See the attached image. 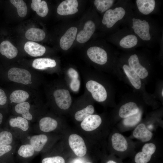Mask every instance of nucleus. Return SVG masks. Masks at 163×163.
Masks as SVG:
<instances>
[{"instance_id":"obj_1","label":"nucleus","mask_w":163,"mask_h":163,"mask_svg":"<svg viewBox=\"0 0 163 163\" xmlns=\"http://www.w3.org/2000/svg\"><path fill=\"white\" fill-rule=\"evenodd\" d=\"M122 26L126 27L133 32L144 46L153 47L161 40V31L159 25L150 16L139 15L133 10Z\"/></svg>"},{"instance_id":"obj_2","label":"nucleus","mask_w":163,"mask_h":163,"mask_svg":"<svg viewBox=\"0 0 163 163\" xmlns=\"http://www.w3.org/2000/svg\"><path fill=\"white\" fill-rule=\"evenodd\" d=\"M133 2L118 0L103 14L101 23L112 33L117 31L133 10Z\"/></svg>"},{"instance_id":"obj_3","label":"nucleus","mask_w":163,"mask_h":163,"mask_svg":"<svg viewBox=\"0 0 163 163\" xmlns=\"http://www.w3.org/2000/svg\"><path fill=\"white\" fill-rule=\"evenodd\" d=\"M111 40L117 47L125 50H131L137 47L144 46L139 38L125 26L112 33Z\"/></svg>"},{"instance_id":"obj_4","label":"nucleus","mask_w":163,"mask_h":163,"mask_svg":"<svg viewBox=\"0 0 163 163\" xmlns=\"http://www.w3.org/2000/svg\"><path fill=\"white\" fill-rule=\"evenodd\" d=\"M161 3L156 0H136L133 2V10L139 15L150 16L158 12Z\"/></svg>"},{"instance_id":"obj_5","label":"nucleus","mask_w":163,"mask_h":163,"mask_svg":"<svg viewBox=\"0 0 163 163\" xmlns=\"http://www.w3.org/2000/svg\"><path fill=\"white\" fill-rule=\"evenodd\" d=\"M7 78L9 80L27 85L32 83L31 75L26 69L17 67L10 69L7 72Z\"/></svg>"},{"instance_id":"obj_6","label":"nucleus","mask_w":163,"mask_h":163,"mask_svg":"<svg viewBox=\"0 0 163 163\" xmlns=\"http://www.w3.org/2000/svg\"><path fill=\"white\" fill-rule=\"evenodd\" d=\"M86 86L95 101L101 102L106 100L107 96L106 91L100 84L95 81L91 80L86 83Z\"/></svg>"},{"instance_id":"obj_7","label":"nucleus","mask_w":163,"mask_h":163,"mask_svg":"<svg viewBox=\"0 0 163 163\" xmlns=\"http://www.w3.org/2000/svg\"><path fill=\"white\" fill-rule=\"evenodd\" d=\"M87 53L89 59L94 62L100 65L105 64L108 60V54L103 48L97 46L90 47Z\"/></svg>"},{"instance_id":"obj_8","label":"nucleus","mask_w":163,"mask_h":163,"mask_svg":"<svg viewBox=\"0 0 163 163\" xmlns=\"http://www.w3.org/2000/svg\"><path fill=\"white\" fill-rule=\"evenodd\" d=\"M53 95L56 103L60 108L66 110L70 107L72 100L68 90L64 89H57L54 92Z\"/></svg>"},{"instance_id":"obj_9","label":"nucleus","mask_w":163,"mask_h":163,"mask_svg":"<svg viewBox=\"0 0 163 163\" xmlns=\"http://www.w3.org/2000/svg\"><path fill=\"white\" fill-rule=\"evenodd\" d=\"M69 145L78 156L83 157L86 154L87 148L82 138L76 134L71 135L69 138Z\"/></svg>"},{"instance_id":"obj_10","label":"nucleus","mask_w":163,"mask_h":163,"mask_svg":"<svg viewBox=\"0 0 163 163\" xmlns=\"http://www.w3.org/2000/svg\"><path fill=\"white\" fill-rule=\"evenodd\" d=\"M127 65L138 75L140 78L143 79L146 77L148 74L145 68L140 63L138 54L135 53L131 54L127 59Z\"/></svg>"},{"instance_id":"obj_11","label":"nucleus","mask_w":163,"mask_h":163,"mask_svg":"<svg viewBox=\"0 0 163 163\" xmlns=\"http://www.w3.org/2000/svg\"><path fill=\"white\" fill-rule=\"evenodd\" d=\"M156 147L152 143H146L143 146L141 152H138L134 158L136 163H147L151 159L152 155L155 152Z\"/></svg>"},{"instance_id":"obj_12","label":"nucleus","mask_w":163,"mask_h":163,"mask_svg":"<svg viewBox=\"0 0 163 163\" xmlns=\"http://www.w3.org/2000/svg\"><path fill=\"white\" fill-rule=\"evenodd\" d=\"M78 2L76 0H66L62 2L58 6L57 13L62 15L73 14L77 13Z\"/></svg>"},{"instance_id":"obj_13","label":"nucleus","mask_w":163,"mask_h":163,"mask_svg":"<svg viewBox=\"0 0 163 163\" xmlns=\"http://www.w3.org/2000/svg\"><path fill=\"white\" fill-rule=\"evenodd\" d=\"M96 28L94 22L89 20L85 24L83 29L78 34L77 41L80 43H84L87 42L94 33Z\"/></svg>"},{"instance_id":"obj_14","label":"nucleus","mask_w":163,"mask_h":163,"mask_svg":"<svg viewBox=\"0 0 163 163\" xmlns=\"http://www.w3.org/2000/svg\"><path fill=\"white\" fill-rule=\"evenodd\" d=\"M77 32V29L74 27H71L67 30L59 41L60 46L62 50H67L71 47L75 39Z\"/></svg>"},{"instance_id":"obj_15","label":"nucleus","mask_w":163,"mask_h":163,"mask_svg":"<svg viewBox=\"0 0 163 163\" xmlns=\"http://www.w3.org/2000/svg\"><path fill=\"white\" fill-rule=\"evenodd\" d=\"M101 117L97 114L91 115L85 119L82 122V128L87 131L94 130L98 128L101 123Z\"/></svg>"},{"instance_id":"obj_16","label":"nucleus","mask_w":163,"mask_h":163,"mask_svg":"<svg viewBox=\"0 0 163 163\" xmlns=\"http://www.w3.org/2000/svg\"><path fill=\"white\" fill-rule=\"evenodd\" d=\"M24 49L28 54L33 57L41 56L46 50L45 47L33 41L27 42L24 45Z\"/></svg>"},{"instance_id":"obj_17","label":"nucleus","mask_w":163,"mask_h":163,"mask_svg":"<svg viewBox=\"0 0 163 163\" xmlns=\"http://www.w3.org/2000/svg\"><path fill=\"white\" fill-rule=\"evenodd\" d=\"M133 135L135 138L144 142L150 140L153 134L147 128L144 124L141 123L135 128L133 132Z\"/></svg>"},{"instance_id":"obj_18","label":"nucleus","mask_w":163,"mask_h":163,"mask_svg":"<svg viewBox=\"0 0 163 163\" xmlns=\"http://www.w3.org/2000/svg\"><path fill=\"white\" fill-rule=\"evenodd\" d=\"M0 53L6 58L12 59L17 56L18 50L10 42L5 40L2 41L0 44Z\"/></svg>"},{"instance_id":"obj_19","label":"nucleus","mask_w":163,"mask_h":163,"mask_svg":"<svg viewBox=\"0 0 163 163\" xmlns=\"http://www.w3.org/2000/svg\"><path fill=\"white\" fill-rule=\"evenodd\" d=\"M111 140L112 147L116 150L124 152L127 149V142L122 135L119 133H115L112 136Z\"/></svg>"},{"instance_id":"obj_20","label":"nucleus","mask_w":163,"mask_h":163,"mask_svg":"<svg viewBox=\"0 0 163 163\" xmlns=\"http://www.w3.org/2000/svg\"><path fill=\"white\" fill-rule=\"evenodd\" d=\"M139 109L137 104L133 102H129L123 105L120 108L119 114L120 117L126 118L138 113Z\"/></svg>"},{"instance_id":"obj_21","label":"nucleus","mask_w":163,"mask_h":163,"mask_svg":"<svg viewBox=\"0 0 163 163\" xmlns=\"http://www.w3.org/2000/svg\"><path fill=\"white\" fill-rule=\"evenodd\" d=\"M56 65L55 61L48 58H42L35 59L32 64L33 67L39 70H43L47 68H53Z\"/></svg>"},{"instance_id":"obj_22","label":"nucleus","mask_w":163,"mask_h":163,"mask_svg":"<svg viewBox=\"0 0 163 163\" xmlns=\"http://www.w3.org/2000/svg\"><path fill=\"white\" fill-rule=\"evenodd\" d=\"M122 68L133 86L136 89H140L141 84L140 78L138 75L126 64L123 65Z\"/></svg>"},{"instance_id":"obj_23","label":"nucleus","mask_w":163,"mask_h":163,"mask_svg":"<svg viewBox=\"0 0 163 163\" xmlns=\"http://www.w3.org/2000/svg\"><path fill=\"white\" fill-rule=\"evenodd\" d=\"M58 123L56 120L49 117H45L39 121V126L41 131L48 132L55 130L57 127Z\"/></svg>"},{"instance_id":"obj_24","label":"nucleus","mask_w":163,"mask_h":163,"mask_svg":"<svg viewBox=\"0 0 163 163\" xmlns=\"http://www.w3.org/2000/svg\"><path fill=\"white\" fill-rule=\"evenodd\" d=\"M47 140L48 137L44 134L35 135L30 138V143L34 151L38 152L43 149Z\"/></svg>"},{"instance_id":"obj_25","label":"nucleus","mask_w":163,"mask_h":163,"mask_svg":"<svg viewBox=\"0 0 163 163\" xmlns=\"http://www.w3.org/2000/svg\"><path fill=\"white\" fill-rule=\"evenodd\" d=\"M31 7L39 16L41 17L46 16L49 11L47 4L43 0H32Z\"/></svg>"},{"instance_id":"obj_26","label":"nucleus","mask_w":163,"mask_h":163,"mask_svg":"<svg viewBox=\"0 0 163 163\" xmlns=\"http://www.w3.org/2000/svg\"><path fill=\"white\" fill-rule=\"evenodd\" d=\"M45 32L42 30L36 28H31L26 32L25 36L28 40L35 41H40L45 38Z\"/></svg>"},{"instance_id":"obj_27","label":"nucleus","mask_w":163,"mask_h":163,"mask_svg":"<svg viewBox=\"0 0 163 163\" xmlns=\"http://www.w3.org/2000/svg\"><path fill=\"white\" fill-rule=\"evenodd\" d=\"M29 97V95L27 91L18 89L14 91L11 94L9 99L11 103L18 104L25 102Z\"/></svg>"},{"instance_id":"obj_28","label":"nucleus","mask_w":163,"mask_h":163,"mask_svg":"<svg viewBox=\"0 0 163 163\" xmlns=\"http://www.w3.org/2000/svg\"><path fill=\"white\" fill-rule=\"evenodd\" d=\"M30 108V104L27 102L17 104L15 107V112L22 115V117L27 120H30L33 118L32 114L29 112Z\"/></svg>"},{"instance_id":"obj_29","label":"nucleus","mask_w":163,"mask_h":163,"mask_svg":"<svg viewBox=\"0 0 163 163\" xmlns=\"http://www.w3.org/2000/svg\"><path fill=\"white\" fill-rule=\"evenodd\" d=\"M9 123L11 126L19 128L24 131L27 130L29 127L28 120L21 117L11 118Z\"/></svg>"},{"instance_id":"obj_30","label":"nucleus","mask_w":163,"mask_h":163,"mask_svg":"<svg viewBox=\"0 0 163 163\" xmlns=\"http://www.w3.org/2000/svg\"><path fill=\"white\" fill-rule=\"evenodd\" d=\"M116 0H95L94 5L96 9L101 13H104L117 2Z\"/></svg>"},{"instance_id":"obj_31","label":"nucleus","mask_w":163,"mask_h":163,"mask_svg":"<svg viewBox=\"0 0 163 163\" xmlns=\"http://www.w3.org/2000/svg\"><path fill=\"white\" fill-rule=\"evenodd\" d=\"M94 112V107L91 105H89L82 110L77 111L75 114V118L78 121H83L88 116L92 114Z\"/></svg>"},{"instance_id":"obj_32","label":"nucleus","mask_w":163,"mask_h":163,"mask_svg":"<svg viewBox=\"0 0 163 163\" xmlns=\"http://www.w3.org/2000/svg\"><path fill=\"white\" fill-rule=\"evenodd\" d=\"M10 1L16 8L18 13L20 17L23 18L26 16L27 12V7L24 1L10 0Z\"/></svg>"},{"instance_id":"obj_33","label":"nucleus","mask_w":163,"mask_h":163,"mask_svg":"<svg viewBox=\"0 0 163 163\" xmlns=\"http://www.w3.org/2000/svg\"><path fill=\"white\" fill-rule=\"evenodd\" d=\"M141 116L142 112L139 110L137 113L125 118L123 121V123L124 125L127 126H134L140 121Z\"/></svg>"},{"instance_id":"obj_34","label":"nucleus","mask_w":163,"mask_h":163,"mask_svg":"<svg viewBox=\"0 0 163 163\" xmlns=\"http://www.w3.org/2000/svg\"><path fill=\"white\" fill-rule=\"evenodd\" d=\"M34 150L30 144L22 145L19 149L18 154L23 158H27L32 156L34 154Z\"/></svg>"},{"instance_id":"obj_35","label":"nucleus","mask_w":163,"mask_h":163,"mask_svg":"<svg viewBox=\"0 0 163 163\" xmlns=\"http://www.w3.org/2000/svg\"><path fill=\"white\" fill-rule=\"evenodd\" d=\"M13 140L12 133L7 131H3L0 132V145H10Z\"/></svg>"},{"instance_id":"obj_36","label":"nucleus","mask_w":163,"mask_h":163,"mask_svg":"<svg viewBox=\"0 0 163 163\" xmlns=\"http://www.w3.org/2000/svg\"><path fill=\"white\" fill-rule=\"evenodd\" d=\"M42 163H65V161L62 157L56 156L45 158L42 160Z\"/></svg>"},{"instance_id":"obj_37","label":"nucleus","mask_w":163,"mask_h":163,"mask_svg":"<svg viewBox=\"0 0 163 163\" xmlns=\"http://www.w3.org/2000/svg\"><path fill=\"white\" fill-rule=\"evenodd\" d=\"M70 78L72 80L70 84L71 89L75 92L78 91L80 85V81L78 78L79 76H73Z\"/></svg>"},{"instance_id":"obj_38","label":"nucleus","mask_w":163,"mask_h":163,"mask_svg":"<svg viewBox=\"0 0 163 163\" xmlns=\"http://www.w3.org/2000/svg\"><path fill=\"white\" fill-rule=\"evenodd\" d=\"M7 97L4 90L0 88V106L5 105L7 103Z\"/></svg>"},{"instance_id":"obj_39","label":"nucleus","mask_w":163,"mask_h":163,"mask_svg":"<svg viewBox=\"0 0 163 163\" xmlns=\"http://www.w3.org/2000/svg\"><path fill=\"white\" fill-rule=\"evenodd\" d=\"M12 149L10 145H0V157L10 152Z\"/></svg>"},{"instance_id":"obj_40","label":"nucleus","mask_w":163,"mask_h":163,"mask_svg":"<svg viewBox=\"0 0 163 163\" xmlns=\"http://www.w3.org/2000/svg\"><path fill=\"white\" fill-rule=\"evenodd\" d=\"M3 117L4 116L2 113L0 112V125L3 121Z\"/></svg>"},{"instance_id":"obj_41","label":"nucleus","mask_w":163,"mask_h":163,"mask_svg":"<svg viewBox=\"0 0 163 163\" xmlns=\"http://www.w3.org/2000/svg\"><path fill=\"white\" fill-rule=\"evenodd\" d=\"M106 163H117L113 161L110 160L108 161Z\"/></svg>"},{"instance_id":"obj_42","label":"nucleus","mask_w":163,"mask_h":163,"mask_svg":"<svg viewBox=\"0 0 163 163\" xmlns=\"http://www.w3.org/2000/svg\"><path fill=\"white\" fill-rule=\"evenodd\" d=\"M75 163H82L81 161H78L76 162Z\"/></svg>"},{"instance_id":"obj_43","label":"nucleus","mask_w":163,"mask_h":163,"mask_svg":"<svg viewBox=\"0 0 163 163\" xmlns=\"http://www.w3.org/2000/svg\"><path fill=\"white\" fill-rule=\"evenodd\" d=\"M161 94H162V96L163 97V89H162V91Z\"/></svg>"},{"instance_id":"obj_44","label":"nucleus","mask_w":163,"mask_h":163,"mask_svg":"<svg viewBox=\"0 0 163 163\" xmlns=\"http://www.w3.org/2000/svg\"><path fill=\"white\" fill-rule=\"evenodd\" d=\"M86 163H92L90 162H87Z\"/></svg>"}]
</instances>
